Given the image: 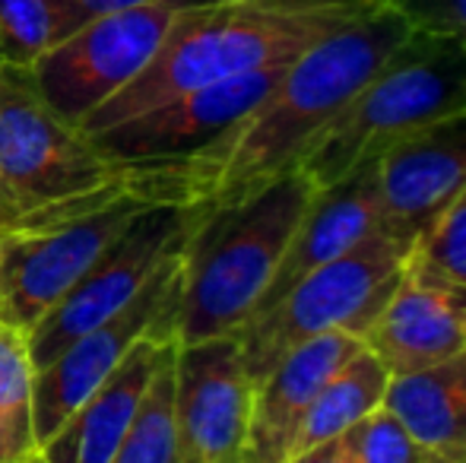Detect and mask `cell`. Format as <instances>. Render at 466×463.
<instances>
[{
	"mask_svg": "<svg viewBox=\"0 0 466 463\" xmlns=\"http://www.w3.org/2000/svg\"><path fill=\"white\" fill-rule=\"evenodd\" d=\"M410 23L380 4L286 64L273 89L219 140L175 159L187 206L219 210L295 172L318 134L406 42Z\"/></svg>",
	"mask_w": 466,
	"mask_h": 463,
	"instance_id": "1",
	"label": "cell"
},
{
	"mask_svg": "<svg viewBox=\"0 0 466 463\" xmlns=\"http://www.w3.org/2000/svg\"><path fill=\"white\" fill-rule=\"evenodd\" d=\"M384 0H213L181 6L149 64L80 130L86 136L190 89L289 64Z\"/></svg>",
	"mask_w": 466,
	"mask_h": 463,
	"instance_id": "2",
	"label": "cell"
},
{
	"mask_svg": "<svg viewBox=\"0 0 466 463\" xmlns=\"http://www.w3.org/2000/svg\"><path fill=\"white\" fill-rule=\"evenodd\" d=\"M187 206L175 162L124 166L93 191L0 219V321L29 334L143 210Z\"/></svg>",
	"mask_w": 466,
	"mask_h": 463,
	"instance_id": "3",
	"label": "cell"
},
{
	"mask_svg": "<svg viewBox=\"0 0 466 463\" xmlns=\"http://www.w3.org/2000/svg\"><path fill=\"white\" fill-rule=\"evenodd\" d=\"M311 197V181L289 172L238 204L200 213L185 247L175 343L216 340L245 327Z\"/></svg>",
	"mask_w": 466,
	"mask_h": 463,
	"instance_id": "4",
	"label": "cell"
},
{
	"mask_svg": "<svg viewBox=\"0 0 466 463\" xmlns=\"http://www.w3.org/2000/svg\"><path fill=\"white\" fill-rule=\"evenodd\" d=\"M466 106V45L410 32L378 74L339 108L301 156L299 168L318 187L378 166L397 143Z\"/></svg>",
	"mask_w": 466,
	"mask_h": 463,
	"instance_id": "5",
	"label": "cell"
},
{
	"mask_svg": "<svg viewBox=\"0 0 466 463\" xmlns=\"http://www.w3.org/2000/svg\"><path fill=\"white\" fill-rule=\"evenodd\" d=\"M410 254L384 232L371 235L350 254L308 273L270 308L258 311L238 330V347L254 384L286 352L320 334H352L362 340L397 289Z\"/></svg>",
	"mask_w": 466,
	"mask_h": 463,
	"instance_id": "6",
	"label": "cell"
},
{
	"mask_svg": "<svg viewBox=\"0 0 466 463\" xmlns=\"http://www.w3.org/2000/svg\"><path fill=\"white\" fill-rule=\"evenodd\" d=\"M121 168L55 115L29 70L0 67V219L93 191Z\"/></svg>",
	"mask_w": 466,
	"mask_h": 463,
	"instance_id": "7",
	"label": "cell"
},
{
	"mask_svg": "<svg viewBox=\"0 0 466 463\" xmlns=\"http://www.w3.org/2000/svg\"><path fill=\"white\" fill-rule=\"evenodd\" d=\"M200 213L203 210L197 206L172 204L143 210L121 238L76 279L74 289L57 305H51L48 315L29 330L35 368H45L57 352L127 308L147 279L159 270L162 260L187 245L200 223Z\"/></svg>",
	"mask_w": 466,
	"mask_h": 463,
	"instance_id": "8",
	"label": "cell"
},
{
	"mask_svg": "<svg viewBox=\"0 0 466 463\" xmlns=\"http://www.w3.org/2000/svg\"><path fill=\"white\" fill-rule=\"evenodd\" d=\"M178 10L172 0H147L108 13L51 45L29 67L32 83L55 115L80 127L147 67Z\"/></svg>",
	"mask_w": 466,
	"mask_h": 463,
	"instance_id": "9",
	"label": "cell"
},
{
	"mask_svg": "<svg viewBox=\"0 0 466 463\" xmlns=\"http://www.w3.org/2000/svg\"><path fill=\"white\" fill-rule=\"evenodd\" d=\"M187 247V245H185ZM185 247L168 254L159 270L147 279L137 298L111 321L98 324L64 352H57L45 368L35 371V438L38 448L76 413L93 390L108 381V375L124 362L134 343L147 334H162L175 340V305H178Z\"/></svg>",
	"mask_w": 466,
	"mask_h": 463,
	"instance_id": "10",
	"label": "cell"
},
{
	"mask_svg": "<svg viewBox=\"0 0 466 463\" xmlns=\"http://www.w3.org/2000/svg\"><path fill=\"white\" fill-rule=\"evenodd\" d=\"M254 377L238 337L178 343L175 419L181 463H245Z\"/></svg>",
	"mask_w": 466,
	"mask_h": 463,
	"instance_id": "11",
	"label": "cell"
},
{
	"mask_svg": "<svg viewBox=\"0 0 466 463\" xmlns=\"http://www.w3.org/2000/svg\"><path fill=\"white\" fill-rule=\"evenodd\" d=\"M282 70H286V64L190 89L178 99L162 102V106L130 117V121L98 130L89 140L111 162H121V166H153V162L187 159L213 140H219L232 124H238L251 112L273 89Z\"/></svg>",
	"mask_w": 466,
	"mask_h": 463,
	"instance_id": "12",
	"label": "cell"
},
{
	"mask_svg": "<svg viewBox=\"0 0 466 463\" xmlns=\"http://www.w3.org/2000/svg\"><path fill=\"white\" fill-rule=\"evenodd\" d=\"M466 185V106L406 136L378 162L380 223L406 254Z\"/></svg>",
	"mask_w": 466,
	"mask_h": 463,
	"instance_id": "13",
	"label": "cell"
},
{
	"mask_svg": "<svg viewBox=\"0 0 466 463\" xmlns=\"http://www.w3.org/2000/svg\"><path fill=\"white\" fill-rule=\"evenodd\" d=\"M362 347L390 371V377L463 352L466 286L410 254L397 289L362 337Z\"/></svg>",
	"mask_w": 466,
	"mask_h": 463,
	"instance_id": "14",
	"label": "cell"
},
{
	"mask_svg": "<svg viewBox=\"0 0 466 463\" xmlns=\"http://www.w3.org/2000/svg\"><path fill=\"white\" fill-rule=\"evenodd\" d=\"M378 232H384V223H380L378 166L359 168V172H352L350 178L337 181V185L318 187L308 210L301 213L299 226H295L292 241H289L286 254H282L258 311L270 308L299 279H305L318 267L350 254L352 247H359Z\"/></svg>",
	"mask_w": 466,
	"mask_h": 463,
	"instance_id": "15",
	"label": "cell"
},
{
	"mask_svg": "<svg viewBox=\"0 0 466 463\" xmlns=\"http://www.w3.org/2000/svg\"><path fill=\"white\" fill-rule=\"evenodd\" d=\"M359 349H362L359 337L337 330V334H320L295 347L292 352H286L254 384L245 463H286L289 454H292L301 419L311 409L318 390Z\"/></svg>",
	"mask_w": 466,
	"mask_h": 463,
	"instance_id": "16",
	"label": "cell"
},
{
	"mask_svg": "<svg viewBox=\"0 0 466 463\" xmlns=\"http://www.w3.org/2000/svg\"><path fill=\"white\" fill-rule=\"evenodd\" d=\"M168 343L162 334H147L134 343L108 381L76 407V413L38 448L48 463H111L137 416L147 384Z\"/></svg>",
	"mask_w": 466,
	"mask_h": 463,
	"instance_id": "17",
	"label": "cell"
},
{
	"mask_svg": "<svg viewBox=\"0 0 466 463\" xmlns=\"http://www.w3.org/2000/svg\"><path fill=\"white\" fill-rule=\"evenodd\" d=\"M384 407L425 454L466 463V349L429 368L390 377Z\"/></svg>",
	"mask_w": 466,
	"mask_h": 463,
	"instance_id": "18",
	"label": "cell"
},
{
	"mask_svg": "<svg viewBox=\"0 0 466 463\" xmlns=\"http://www.w3.org/2000/svg\"><path fill=\"white\" fill-rule=\"evenodd\" d=\"M387 384H390V371L362 347L343 368L333 371L330 381L318 390L311 409L301 419L289 458L320 445V441L339 438L359 419H365L378 407H384Z\"/></svg>",
	"mask_w": 466,
	"mask_h": 463,
	"instance_id": "19",
	"label": "cell"
},
{
	"mask_svg": "<svg viewBox=\"0 0 466 463\" xmlns=\"http://www.w3.org/2000/svg\"><path fill=\"white\" fill-rule=\"evenodd\" d=\"M35 371L29 334L0 321V463H25L38 454Z\"/></svg>",
	"mask_w": 466,
	"mask_h": 463,
	"instance_id": "20",
	"label": "cell"
},
{
	"mask_svg": "<svg viewBox=\"0 0 466 463\" xmlns=\"http://www.w3.org/2000/svg\"><path fill=\"white\" fill-rule=\"evenodd\" d=\"M175 352H178L175 340L162 347L147 394L111 463H181L178 419H175Z\"/></svg>",
	"mask_w": 466,
	"mask_h": 463,
	"instance_id": "21",
	"label": "cell"
},
{
	"mask_svg": "<svg viewBox=\"0 0 466 463\" xmlns=\"http://www.w3.org/2000/svg\"><path fill=\"white\" fill-rule=\"evenodd\" d=\"M55 45L48 0H0V67L29 70Z\"/></svg>",
	"mask_w": 466,
	"mask_h": 463,
	"instance_id": "22",
	"label": "cell"
},
{
	"mask_svg": "<svg viewBox=\"0 0 466 463\" xmlns=\"http://www.w3.org/2000/svg\"><path fill=\"white\" fill-rule=\"evenodd\" d=\"M356 463H422L429 454L387 407H378L343 432Z\"/></svg>",
	"mask_w": 466,
	"mask_h": 463,
	"instance_id": "23",
	"label": "cell"
},
{
	"mask_svg": "<svg viewBox=\"0 0 466 463\" xmlns=\"http://www.w3.org/2000/svg\"><path fill=\"white\" fill-rule=\"evenodd\" d=\"M412 257L466 286V185L412 247Z\"/></svg>",
	"mask_w": 466,
	"mask_h": 463,
	"instance_id": "24",
	"label": "cell"
},
{
	"mask_svg": "<svg viewBox=\"0 0 466 463\" xmlns=\"http://www.w3.org/2000/svg\"><path fill=\"white\" fill-rule=\"evenodd\" d=\"M410 23L412 32L457 38L466 45V0H384Z\"/></svg>",
	"mask_w": 466,
	"mask_h": 463,
	"instance_id": "25",
	"label": "cell"
},
{
	"mask_svg": "<svg viewBox=\"0 0 466 463\" xmlns=\"http://www.w3.org/2000/svg\"><path fill=\"white\" fill-rule=\"evenodd\" d=\"M137 4H147V0H48L51 16H55V45L96 19L130 10Z\"/></svg>",
	"mask_w": 466,
	"mask_h": 463,
	"instance_id": "26",
	"label": "cell"
},
{
	"mask_svg": "<svg viewBox=\"0 0 466 463\" xmlns=\"http://www.w3.org/2000/svg\"><path fill=\"white\" fill-rule=\"evenodd\" d=\"M286 463H356V460H352L350 445H346L343 435H339V438L320 441V445L295 454V458H289Z\"/></svg>",
	"mask_w": 466,
	"mask_h": 463,
	"instance_id": "27",
	"label": "cell"
},
{
	"mask_svg": "<svg viewBox=\"0 0 466 463\" xmlns=\"http://www.w3.org/2000/svg\"><path fill=\"white\" fill-rule=\"evenodd\" d=\"M172 4H178V6H194V4H213V0H172Z\"/></svg>",
	"mask_w": 466,
	"mask_h": 463,
	"instance_id": "28",
	"label": "cell"
},
{
	"mask_svg": "<svg viewBox=\"0 0 466 463\" xmlns=\"http://www.w3.org/2000/svg\"><path fill=\"white\" fill-rule=\"evenodd\" d=\"M25 463H48V460H45V458H42V454H32V458H29V460H25Z\"/></svg>",
	"mask_w": 466,
	"mask_h": 463,
	"instance_id": "29",
	"label": "cell"
},
{
	"mask_svg": "<svg viewBox=\"0 0 466 463\" xmlns=\"http://www.w3.org/2000/svg\"><path fill=\"white\" fill-rule=\"evenodd\" d=\"M422 463H451V460H441V458H431V454H429V458H425Z\"/></svg>",
	"mask_w": 466,
	"mask_h": 463,
	"instance_id": "30",
	"label": "cell"
}]
</instances>
